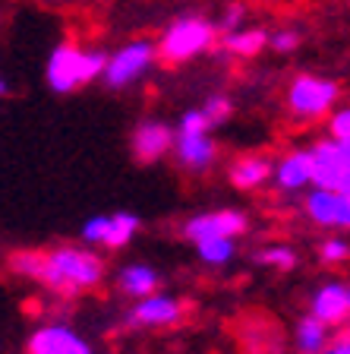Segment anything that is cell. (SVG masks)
I'll return each instance as SVG.
<instances>
[{"mask_svg": "<svg viewBox=\"0 0 350 354\" xmlns=\"http://www.w3.org/2000/svg\"><path fill=\"white\" fill-rule=\"evenodd\" d=\"M41 259H44V250H16V253H10L7 266L16 279L38 281V275H41Z\"/></svg>", "mask_w": 350, "mask_h": 354, "instance_id": "22", "label": "cell"}, {"mask_svg": "<svg viewBox=\"0 0 350 354\" xmlns=\"http://www.w3.org/2000/svg\"><path fill=\"white\" fill-rule=\"evenodd\" d=\"M269 48L278 54H291L300 48V32L297 29H275L269 38Z\"/></svg>", "mask_w": 350, "mask_h": 354, "instance_id": "27", "label": "cell"}, {"mask_svg": "<svg viewBox=\"0 0 350 354\" xmlns=\"http://www.w3.org/2000/svg\"><path fill=\"white\" fill-rule=\"evenodd\" d=\"M218 22L205 19L199 13L177 16L168 29L158 35V60L164 64H186L196 60L199 54H208L218 44Z\"/></svg>", "mask_w": 350, "mask_h": 354, "instance_id": "3", "label": "cell"}, {"mask_svg": "<svg viewBox=\"0 0 350 354\" xmlns=\"http://www.w3.org/2000/svg\"><path fill=\"white\" fill-rule=\"evenodd\" d=\"M243 19H246V7H243V3H231L218 22L221 35H224V32H233V29H243Z\"/></svg>", "mask_w": 350, "mask_h": 354, "instance_id": "28", "label": "cell"}, {"mask_svg": "<svg viewBox=\"0 0 350 354\" xmlns=\"http://www.w3.org/2000/svg\"><path fill=\"white\" fill-rule=\"evenodd\" d=\"M269 32L253 26V29H233L221 35V51L233 54V57H255L269 48Z\"/></svg>", "mask_w": 350, "mask_h": 354, "instance_id": "19", "label": "cell"}, {"mask_svg": "<svg viewBox=\"0 0 350 354\" xmlns=\"http://www.w3.org/2000/svg\"><path fill=\"white\" fill-rule=\"evenodd\" d=\"M183 317H186V304H183L180 297L155 291V295H148V297H142V301L133 304L130 313H126V326H133V329L177 326Z\"/></svg>", "mask_w": 350, "mask_h": 354, "instance_id": "9", "label": "cell"}, {"mask_svg": "<svg viewBox=\"0 0 350 354\" xmlns=\"http://www.w3.org/2000/svg\"><path fill=\"white\" fill-rule=\"evenodd\" d=\"M142 228V218L136 212H114V215H104V237H101V247L104 250H124L130 247V241L139 234Z\"/></svg>", "mask_w": 350, "mask_h": 354, "instance_id": "18", "label": "cell"}, {"mask_svg": "<svg viewBox=\"0 0 350 354\" xmlns=\"http://www.w3.org/2000/svg\"><path fill=\"white\" fill-rule=\"evenodd\" d=\"M322 354H335V351H331V345H329V348H325V351H322Z\"/></svg>", "mask_w": 350, "mask_h": 354, "instance_id": "30", "label": "cell"}, {"mask_svg": "<svg viewBox=\"0 0 350 354\" xmlns=\"http://www.w3.org/2000/svg\"><path fill=\"white\" fill-rule=\"evenodd\" d=\"M271 184L281 193H300L313 187V162H309V149H291L275 162Z\"/></svg>", "mask_w": 350, "mask_h": 354, "instance_id": "14", "label": "cell"}, {"mask_svg": "<svg viewBox=\"0 0 350 354\" xmlns=\"http://www.w3.org/2000/svg\"><path fill=\"white\" fill-rule=\"evenodd\" d=\"M347 288H350V281H347Z\"/></svg>", "mask_w": 350, "mask_h": 354, "instance_id": "31", "label": "cell"}, {"mask_svg": "<svg viewBox=\"0 0 350 354\" xmlns=\"http://www.w3.org/2000/svg\"><path fill=\"white\" fill-rule=\"evenodd\" d=\"M287 111L297 120H322L329 118L335 104L341 102V86L329 76H315V73H300L287 86Z\"/></svg>", "mask_w": 350, "mask_h": 354, "instance_id": "4", "label": "cell"}, {"mask_svg": "<svg viewBox=\"0 0 350 354\" xmlns=\"http://www.w3.org/2000/svg\"><path fill=\"white\" fill-rule=\"evenodd\" d=\"M26 354H95V348L82 339L73 326L48 323L35 329L26 342Z\"/></svg>", "mask_w": 350, "mask_h": 354, "instance_id": "11", "label": "cell"}, {"mask_svg": "<svg viewBox=\"0 0 350 354\" xmlns=\"http://www.w3.org/2000/svg\"><path fill=\"white\" fill-rule=\"evenodd\" d=\"M249 231V218L240 209H215V212H196L180 225V234L190 243L205 237H237Z\"/></svg>", "mask_w": 350, "mask_h": 354, "instance_id": "7", "label": "cell"}, {"mask_svg": "<svg viewBox=\"0 0 350 354\" xmlns=\"http://www.w3.org/2000/svg\"><path fill=\"white\" fill-rule=\"evenodd\" d=\"M307 149L313 162V187L350 193V142L322 136Z\"/></svg>", "mask_w": 350, "mask_h": 354, "instance_id": "6", "label": "cell"}, {"mask_svg": "<svg viewBox=\"0 0 350 354\" xmlns=\"http://www.w3.org/2000/svg\"><path fill=\"white\" fill-rule=\"evenodd\" d=\"M303 212L315 228H350V196L313 187L303 199Z\"/></svg>", "mask_w": 350, "mask_h": 354, "instance_id": "10", "label": "cell"}, {"mask_svg": "<svg viewBox=\"0 0 350 354\" xmlns=\"http://www.w3.org/2000/svg\"><path fill=\"white\" fill-rule=\"evenodd\" d=\"M325 130H329L331 140L350 142V104H344V108H335V111H331L329 120H325Z\"/></svg>", "mask_w": 350, "mask_h": 354, "instance_id": "25", "label": "cell"}, {"mask_svg": "<svg viewBox=\"0 0 350 354\" xmlns=\"http://www.w3.org/2000/svg\"><path fill=\"white\" fill-rule=\"evenodd\" d=\"M0 95H7V80L0 76Z\"/></svg>", "mask_w": 350, "mask_h": 354, "instance_id": "29", "label": "cell"}, {"mask_svg": "<svg viewBox=\"0 0 350 354\" xmlns=\"http://www.w3.org/2000/svg\"><path fill=\"white\" fill-rule=\"evenodd\" d=\"M350 259V241H344L341 234H329L319 243V263L325 266H341Z\"/></svg>", "mask_w": 350, "mask_h": 354, "instance_id": "23", "label": "cell"}, {"mask_svg": "<svg viewBox=\"0 0 350 354\" xmlns=\"http://www.w3.org/2000/svg\"><path fill=\"white\" fill-rule=\"evenodd\" d=\"M347 196H350V193H347Z\"/></svg>", "mask_w": 350, "mask_h": 354, "instance_id": "32", "label": "cell"}, {"mask_svg": "<svg viewBox=\"0 0 350 354\" xmlns=\"http://www.w3.org/2000/svg\"><path fill=\"white\" fill-rule=\"evenodd\" d=\"M271 174H275V162L265 158V155H240V158H233V162L227 165V180H231V187H237V190H243V193L262 190L271 180Z\"/></svg>", "mask_w": 350, "mask_h": 354, "instance_id": "15", "label": "cell"}, {"mask_svg": "<svg viewBox=\"0 0 350 354\" xmlns=\"http://www.w3.org/2000/svg\"><path fill=\"white\" fill-rule=\"evenodd\" d=\"M158 285H161V275H158V269L148 263H130L117 272V288H120L126 297H133V301H142V297L155 295Z\"/></svg>", "mask_w": 350, "mask_h": 354, "instance_id": "16", "label": "cell"}, {"mask_svg": "<svg viewBox=\"0 0 350 354\" xmlns=\"http://www.w3.org/2000/svg\"><path fill=\"white\" fill-rule=\"evenodd\" d=\"M101 281H104V259L98 253H92L88 247H54V250H44L38 285H44L48 291L73 297L98 288Z\"/></svg>", "mask_w": 350, "mask_h": 354, "instance_id": "1", "label": "cell"}, {"mask_svg": "<svg viewBox=\"0 0 350 354\" xmlns=\"http://www.w3.org/2000/svg\"><path fill=\"white\" fill-rule=\"evenodd\" d=\"M253 259L259 266H265V269H275V272H293L300 263V257L287 243H265V247H259L253 253Z\"/></svg>", "mask_w": 350, "mask_h": 354, "instance_id": "21", "label": "cell"}, {"mask_svg": "<svg viewBox=\"0 0 350 354\" xmlns=\"http://www.w3.org/2000/svg\"><path fill=\"white\" fill-rule=\"evenodd\" d=\"M177 133H212V124H208L202 108H190L177 120Z\"/></svg>", "mask_w": 350, "mask_h": 354, "instance_id": "26", "label": "cell"}, {"mask_svg": "<svg viewBox=\"0 0 350 354\" xmlns=\"http://www.w3.org/2000/svg\"><path fill=\"white\" fill-rule=\"evenodd\" d=\"M329 345H331V326L315 319L313 313L297 319V326H293V348H297V354H322Z\"/></svg>", "mask_w": 350, "mask_h": 354, "instance_id": "17", "label": "cell"}, {"mask_svg": "<svg viewBox=\"0 0 350 354\" xmlns=\"http://www.w3.org/2000/svg\"><path fill=\"white\" fill-rule=\"evenodd\" d=\"M104 66H108L104 51H88V48H79L76 41H60L51 51L48 64H44V82L57 95H70L76 88L101 80Z\"/></svg>", "mask_w": 350, "mask_h": 354, "instance_id": "2", "label": "cell"}, {"mask_svg": "<svg viewBox=\"0 0 350 354\" xmlns=\"http://www.w3.org/2000/svg\"><path fill=\"white\" fill-rule=\"evenodd\" d=\"M309 313H313L315 319H322L325 326H344L350 319V288L347 281H322L319 288L313 291V297H309Z\"/></svg>", "mask_w": 350, "mask_h": 354, "instance_id": "12", "label": "cell"}, {"mask_svg": "<svg viewBox=\"0 0 350 354\" xmlns=\"http://www.w3.org/2000/svg\"><path fill=\"white\" fill-rule=\"evenodd\" d=\"M174 142H177V127H171L168 120H158V118L139 120L130 136L133 158H136L139 165L161 162L164 155L174 152Z\"/></svg>", "mask_w": 350, "mask_h": 354, "instance_id": "8", "label": "cell"}, {"mask_svg": "<svg viewBox=\"0 0 350 354\" xmlns=\"http://www.w3.org/2000/svg\"><path fill=\"white\" fill-rule=\"evenodd\" d=\"M158 60V41L152 38H133V41L120 44L117 51L108 54V66H104L101 82L114 92L136 86L142 76L148 73Z\"/></svg>", "mask_w": 350, "mask_h": 354, "instance_id": "5", "label": "cell"}, {"mask_svg": "<svg viewBox=\"0 0 350 354\" xmlns=\"http://www.w3.org/2000/svg\"><path fill=\"white\" fill-rule=\"evenodd\" d=\"M202 111H205V118H208V124H212V127H221V124H224V120L233 114V102H231L227 95H221V92H218V95H208V98H205Z\"/></svg>", "mask_w": 350, "mask_h": 354, "instance_id": "24", "label": "cell"}, {"mask_svg": "<svg viewBox=\"0 0 350 354\" xmlns=\"http://www.w3.org/2000/svg\"><path fill=\"white\" fill-rule=\"evenodd\" d=\"M174 158L186 171L205 174V171L218 162V142L212 140V133H177Z\"/></svg>", "mask_w": 350, "mask_h": 354, "instance_id": "13", "label": "cell"}, {"mask_svg": "<svg viewBox=\"0 0 350 354\" xmlns=\"http://www.w3.org/2000/svg\"><path fill=\"white\" fill-rule=\"evenodd\" d=\"M199 263L205 266H227L233 257H237V241L233 237H205V241H196L193 243Z\"/></svg>", "mask_w": 350, "mask_h": 354, "instance_id": "20", "label": "cell"}]
</instances>
